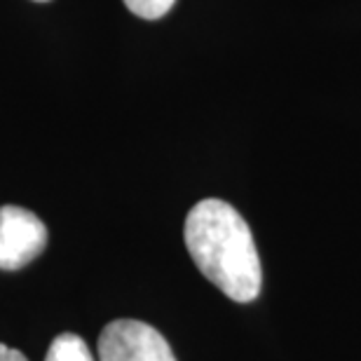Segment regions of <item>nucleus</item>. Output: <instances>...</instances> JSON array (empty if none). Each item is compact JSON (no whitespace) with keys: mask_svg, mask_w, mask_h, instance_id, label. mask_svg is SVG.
I'll use <instances>...</instances> for the list:
<instances>
[{"mask_svg":"<svg viewBox=\"0 0 361 361\" xmlns=\"http://www.w3.org/2000/svg\"><path fill=\"white\" fill-rule=\"evenodd\" d=\"M188 254L200 272L235 302L261 293L263 270L254 235L240 212L223 200L197 202L183 228Z\"/></svg>","mask_w":361,"mask_h":361,"instance_id":"nucleus-1","label":"nucleus"},{"mask_svg":"<svg viewBox=\"0 0 361 361\" xmlns=\"http://www.w3.org/2000/svg\"><path fill=\"white\" fill-rule=\"evenodd\" d=\"M99 361H176L157 329L139 319H115L99 336Z\"/></svg>","mask_w":361,"mask_h":361,"instance_id":"nucleus-2","label":"nucleus"},{"mask_svg":"<svg viewBox=\"0 0 361 361\" xmlns=\"http://www.w3.org/2000/svg\"><path fill=\"white\" fill-rule=\"evenodd\" d=\"M47 247V228L24 207H0V270H19Z\"/></svg>","mask_w":361,"mask_h":361,"instance_id":"nucleus-3","label":"nucleus"},{"mask_svg":"<svg viewBox=\"0 0 361 361\" xmlns=\"http://www.w3.org/2000/svg\"><path fill=\"white\" fill-rule=\"evenodd\" d=\"M45 361H94V357L80 336L61 334L49 345Z\"/></svg>","mask_w":361,"mask_h":361,"instance_id":"nucleus-4","label":"nucleus"},{"mask_svg":"<svg viewBox=\"0 0 361 361\" xmlns=\"http://www.w3.org/2000/svg\"><path fill=\"white\" fill-rule=\"evenodd\" d=\"M176 0H125L127 10L141 19H160L164 17Z\"/></svg>","mask_w":361,"mask_h":361,"instance_id":"nucleus-5","label":"nucleus"},{"mask_svg":"<svg viewBox=\"0 0 361 361\" xmlns=\"http://www.w3.org/2000/svg\"><path fill=\"white\" fill-rule=\"evenodd\" d=\"M0 361H28V359H26L24 355H21L19 350H10L5 357H0Z\"/></svg>","mask_w":361,"mask_h":361,"instance_id":"nucleus-6","label":"nucleus"},{"mask_svg":"<svg viewBox=\"0 0 361 361\" xmlns=\"http://www.w3.org/2000/svg\"><path fill=\"white\" fill-rule=\"evenodd\" d=\"M7 352H10V348H7V345H3V343H0V357H5Z\"/></svg>","mask_w":361,"mask_h":361,"instance_id":"nucleus-7","label":"nucleus"},{"mask_svg":"<svg viewBox=\"0 0 361 361\" xmlns=\"http://www.w3.org/2000/svg\"><path fill=\"white\" fill-rule=\"evenodd\" d=\"M38 3H49V0H38Z\"/></svg>","mask_w":361,"mask_h":361,"instance_id":"nucleus-8","label":"nucleus"}]
</instances>
